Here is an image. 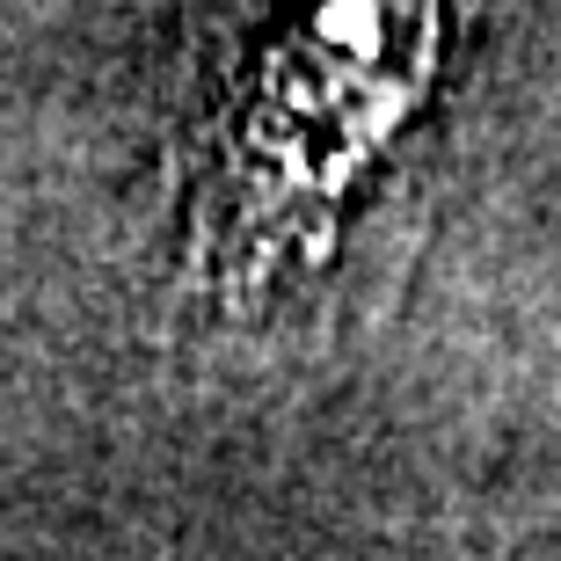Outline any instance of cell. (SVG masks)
I'll return each instance as SVG.
<instances>
[{
	"label": "cell",
	"instance_id": "obj_1",
	"mask_svg": "<svg viewBox=\"0 0 561 561\" xmlns=\"http://www.w3.org/2000/svg\"><path fill=\"white\" fill-rule=\"evenodd\" d=\"M423 30V15L329 8L263 44L249 103L233 110V190L249 197V211H313L351 183L365 146L394 125L416 88L431 51Z\"/></svg>",
	"mask_w": 561,
	"mask_h": 561
}]
</instances>
